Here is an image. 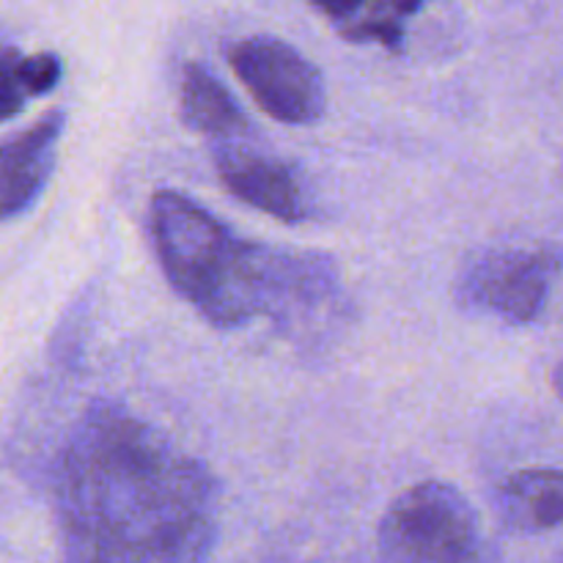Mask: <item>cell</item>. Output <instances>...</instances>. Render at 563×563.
I'll return each instance as SVG.
<instances>
[{
	"instance_id": "cell-7",
	"label": "cell",
	"mask_w": 563,
	"mask_h": 563,
	"mask_svg": "<svg viewBox=\"0 0 563 563\" xmlns=\"http://www.w3.org/2000/svg\"><path fill=\"white\" fill-rule=\"evenodd\" d=\"M66 115L49 110L31 126L3 143V218L11 220L31 209L47 185L55 165V146L64 132Z\"/></svg>"
},
{
	"instance_id": "cell-1",
	"label": "cell",
	"mask_w": 563,
	"mask_h": 563,
	"mask_svg": "<svg viewBox=\"0 0 563 563\" xmlns=\"http://www.w3.org/2000/svg\"><path fill=\"white\" fill-rule=\"evenodd\" d=\"M55 511L66 563H207L218 482L157 427L102 405L60 454Z\"/></svg>"
},
{
	"instance_id": "cell-9",
	"label": "cell",
	"mask_w": 563,
	"mask_h": 563,
	"mask_svg": "<svg viewBox=\"0 0 563 563\" xmlns=\"http://www.w3.org/2000/svg\"><path fill=\"white\" fill-rule=\"evenodd\" d=\"M498 517L520 533H542L563 526V471H517L495 495Z\"/></svg>"
},
{
	"instance_id": "cell-8",
	"label": "cell",
	"mask_w": 563,
	"mask_h": 563,
	"mask_svg": "<svg viewBox=\"0 0 563 563\" xmlns=\"http://www.w3.org/2000/svg\"><path fill=\"white\" fill-rule=\"evenodd\" d=\"M179 113L190 130L212 137L214 143L242 141L251 135L245 113L229 88L203 64H185L179 82Z\"/></svg>"
},
{
	"instance_id": "cell-4",
	"label": "cell",
	"mask_w": 563,
	"mask_h": 563,
	"mask_svg": "<svg viewBox=\"0 0 563 563\" xmlns=\"http://www.w3.org/2000/svg\"><path fill=\"white\" fill-rule=\"evenodd\" d=\"M229 64L258 108L280 124L311 126L328 110L322 71L284 38H242L231 44Z\"/></svg>"
},
{
	"instance_id": "cell-10",
	"label": "cell",
	"mask_w": 563,
	"mask_h": 563,
	"mask_svg": "<svg viewBox=\"0 0 563 563\" xmlns=\"http://www.w3.org/2000/svg\"><path fill=\"white\" fill-rule=\"evenodd\" d=\"M421 3H333L317 5L319 14L333 22L335 31L350 42H377L390 53L405 44L407 22L421 11Z\"/></svg>"
},
{
	"instance_id": "cell-6",
	"label": "cell",
	"mask_w": 563,
	"mask_h": 563,
	"mask_svg": "<svg viewBox=\"0 0 563 563\" xmlns=\"http://www.w3.org/2000/svg\"><path fill=\"white\" fill-rule=\"evenodd\" d=\"M212 159L220 181L242 203L284 223H300L308 218V198L295 170L275 154L253 146V137L214 143Z\"/></svg>"
},
{
	"instance_id": "cell-5",
	"label": "cell",
	"mask_w": 563,
	"mask_h": 563,
	"mask_svg": "<svg viewBox=\"0 0 563 563\" xmlns=\"http://www.w3.org/2000/svg\"><path fill=\"white\" fill-rule=\"evenodd\" d=\"M555 247H504L484 253L460 280V302L509 324H531L544 311L561 275Z\"/></svg>"
},
{
	"instance_id": "cell-12",
	"label": "cell",
	"mask_w": 563,
	"mask_h": 563,
	"mask_svg": "<svg viewBox=\"0 0 563 563\" xmlns=\"http://www.w3.org/2000/svg\"><path fill=\"white\" fill-rule=\"evenodd\" d=\"M553 388H555V394H559L563 399V363H559V366H555V372H553Z\"/></svg>"
},
{
	"instance_id": "cell-2",
	"label": "cell",
	"mask_w": 563,
	"mask_h": 563,
	"mask_svg": "<svg viewBox=\"0 0 563 563\" xmlns=\"http://www.w3.org/2000/svg\"><path fill=\"white\" fill-rule=\"evenodd\" d=\"M148 225L168 284L214 328H240L256 317L308 322L339 295L330 258L240 240L179 190L154 192Z\"/></svg>"
},
{
	"instance_id": "cell-3",
	"label": "cell",
	"mask_w": 563,
	"mask_h": 563,
	"mask_svg": "<svg viewBox=\"0 0 563 563\" xmlns=\"http://www.w3.org/2000/svg\"><path fill=\"white\" fill-rule=\"evenodd\" d=\"M377 563H482L476 511L445 482H421L379 520Z\"/></svg>"
},
{
	"instance_id": "cell-11",
	"label": "cell",
	"mask_w": 563,
	"mask_h": 563,
	"mask_svg": "<svg viewBox=\"0 0 563 563\" xmlns=\"http://www.w3.org/2000/svg\"><path fill=\"white\" fill-rule=\"evenodd\" d=\"M64 75V64L55 53H33L22 55L20 49L5 47L3 53V91H0V104L3 115L20 113L31 99L53 91Z\"/></svg>"
}]
</instances>
